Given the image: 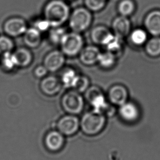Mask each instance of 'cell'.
<instances>
[{
	"label": "cell",
	"instance_id": "2e32d148",
	"mask_svg": "<svg viewBox=\"0 0 160 160\" xmlns=\"http://www.w3.org/2000/svg\"><path fill=\"white\" fill-rule=\"evenodd\" d=\"M112 33L107 27L104 26H97L92 29L91 33V38L92 41L97 45L105 46L109 40L113 37Z\"/></svg>",
	"mask_w": 160,
	"mask_h": 160
},
{
	"label": "cell",
	"instance_id": "7c38bea8",
	"mask_svg": "<svg viewBox=\"0 0 160 160\" xmlns=\"http://www.w3.org/2000/svg\"><path fill=\"white\" fill-rule=\"evenodd\" d=\"M108 97L112 104L121 106L127 102L128 93L126 88L122 85H115L109 90Z\"/></svg>",
	"mask_w": 160,
	"mask_h": 160
},
{
	"label": "cell",
	"instance_id": "d6986e66",
	"mask_svg": "<svg viewBox=\"0 0 160 160\" xmlns=\"http://www.w3.org/2000/svg\"><path fill=\"white\" fill-rule=\"evenodd\" d=\"M145 45V51L151 57L160 56V36H154L148 40Z\"/></svg>",
	"mask_w": 160,
	"mask_h": 160
},
{
	"label": "cell",
	"instance_id": "f1b7e54d",
	"mask_svg": "<svg viewBox=\"0 0 160 160\" xmlns=\"http://www.w3.org/2000/svg\"><path fill=\"white\" fill-rule=\"evenodd\" d=\"M107 0H85L86 8L90 11H99L104 8Z\"/></svg>",
	"mask_w": 160,
	"mask_h": 160
},
{
	"label": "cell",
	"instance_id": "f546056e",
	"mask_svg": "<svg viewBox=\"0 0 160 160\" xmlns=\"http://www.w3.org/2000/svg\"><path fill=\"white\" fill-rule=\"evenodd\" d=\"M33 27L42 33L48 31L51 28L49 22L45 18H40L36 20L33 24Z\"/></svg>",
	"mask_w": 160,
	"mask_h": 160
},
{
	"label": "cell",
	"instance_id": "277c9868",
	"mask_svg": "<svg viewBox=\"0 0 160 160\" xmlns=\"http://www.w3.org/2000/svg\"><path fill=\"white\" fill-rule=\"evenodd\" d=\"M83 45L84 41L81 33L71 31L65 35L59 46L66 57H74L79 55Z\"/></svg>",
	"mask_w": 160,
	"mask_h": 160
},
{
	"label": "cell",
	"instance_id": "603a6c76",
	"mask_svg": "<svg viewBox=\"0 0 160 160\" xmlns=\"http://www.w3.org/2000/svg\"><path fill=\"white\" fill-rule=\"evenodd\" d=\"M130 40L136 46H142L148 41L147 31L142 29H136L130 32Z\"/></svg>",
	"mask_w": 160,
	"mask_h": 160
},
{
	"label": "cell",
	"instance_id": "9c48e42d",
	"mask_svg": "<svg viewBox=\"0 0 160 160\" xmlns=\"http://www.w3.org/2000/svg\"><path fill=\"white\" fill-rule=\"evenodd\" d=\"M62 87L60 78L54 75H47L43 78L40 85L41 91L48 96H55L60 92Z\"/></svg>",
	"mask_w": 160,
	"mask_h": 160
},
{
	"label": "cell",
	"instance_id": "ffe728a7",
	"mask_svg": "<svg viewBox=\"0 0 160 160\" xmlns=\"http://www.w3.org/2000/svg\"><path fill=\"white\" fill-rule=\"evenodd\" d=\"M66 29L64 27H52L48 31V40L52 45L59 46L67 33Z\"/></svg>",
	"mask_w": 160,
	"mask_h": 160
},
{
	"label": "cell",
	"instance_id": "cb8c5ba5",
	"mask_svg": "<svg viewBox=\"0 0 160 160\" xmlns=\"http://www.w3.org/2000/svg\"><path fill=\"white\" fill-rule=\"evenodd\" d=\"M135 9V4L132 0H122L118 5V11L120 16L126 17L133 13Z\"/></svg>",
	"mask_w": 160,
	"mask_h": 160
},
{
	"label": "cell",
	"instance_id": "e0dca14e",
	"mask_svg": "<svg viewBox=\"0 0 160 160\" xmlns=\"http://www.w3.org/2000/svg\"><path fill=\"white\" fill-rule=\"evenodd\" d=\"M13 53L18 68H27L33 61V54L28 47H19Z\"/></svg>",
	"mask_w": 160,
	"mask_h": 160
},
{
	"label": "cell",
	"instance_id": "52a82bcc",
	"mask_svg": "<svg viewBox=\"0 0 160 160\" xmlns=\"http://www.w3.org/2000/svg\"><path fill=\"white\" fill-rule=\"evenodd\" d=\"M66 56L60 50H53L46 55L43 64L49 72L54 73L64 66Z\"/></svg>",
	"mask_w": 160,
	"mask_h": 160
},
{
	"label": "cell",
	"instance_id": "4fadbf2b",
	"mask_svg": "<svg viewBox=\"0 0 160 160\" xmlns=\"http://www.w3.org/2000/svg\"><path fill=\"white\" fill-rule=\"evenodd\" d=\"M144 25L147 31L152 35L160 36V11L149 12L145 18Z\"/></svg>",
	"mask_w": 160,
	"mask_h": 160
},
{
	"label": "cell",
	"instance_id": "8992f818",
	"mask_svg": "<svg viewBox=\"0 0 160 160\" xmlns=\"http://www.w3.org/2000/svg\"><path fill=\"white\" fill-rule=\"evenodd\" d=\"M28 28L27 22L19 17H13L8 19L3 26L5 34L12 38L23 35Z\"/></svg>",
	"mask_w": 160,
	"mask_h": 160
},
{
	"label": "cell",
	"instance_id": "5bb4252c",
	"mask_svg": "<svg viewBox=\"0 0 160 160\" xmlns=\"http://www.w3.org/2000/svg\"><path fill=\"white\" fill-rule=\"evenodd\" d=\"M100 52L99 49L94 46H88L83 47L79 54L80 62L83 64L90 66L98 62Z\"/></svg>",
	"mask_w": 160,
	"mask_h": 160
},
{
	"label": "cell",
	"instance_id": "5b68a950",
	"mask_svg": "<svg viewBox=\"0 0 160 160\" xmlns=\"http://www.w3.org/2000/svg\"><path fill=\"white\" fill-rule=\"evenodd\" d=\"M62 105L64 111L69 114L81 113L84 107V100L81 93L75 90H70L63 95Z\"/></svg>",
	"mask_w": 160,
	"mask_h": 160
},
{
	"label": "cell",
	"instance_id": "4316f807",
	"mask_svg": "<svg viewBox=\"0 0 160 160\" xmlns=\"http://www.w3.org/2000/svg\"><path fill=\"white\" fill-rule=\"evenodd\" d=\"M14 48L13 40L7 35H0V55L12 52Z\"/></svg>",
	"mask_w": 160,
	"mask_h": 160
},
{
	"label": "cell",
	"instance_id": "9a60e30c",
	"mask_svg": "<svg viewBox=\"0 0 160 160\" xmlns=\"http://www.w3.org/2000/svg\"><path fill=\"white\" fill-rule=\"evenodd\" d=\"M113 34L122 39L131 31V22L126 17L120 16L113 20L112 25Z\"/></svg>",
	"mask_w": 160,
	"mask_h": 160
},
{
	"label": "cell",
	"instance_id": "ac0fdd59",
	"mask_svg": "<svg viewBox=\"0 0 160 160\" xmlns=\"http://www.w3.org/2000/svg\"><path fill=\"white\" fill-rule=\"evenodd\" d=\"M23 36L25 45L29 48H37L42 41V33L33 27L28 28Z\"/></svg>",
	"mask_w": 160,
	"mask_h": 160
},
{
	"label": "cell",
	"instance_id": "7a4b0ae2",
	"mask_svg": "<svg viewBox=\"0 0 160 160\" xmlns=\"http://www.w3.org/2000/svg\"><path fill=\"white\" fill-rule=\"evenodd\" d=\"M106 123L105 116L92 111L85 113L80 121V127L84 133L94 136L104 129Z\"/></svg>",
	"mask_w": 160,
	"mask_h": 160
},
{
	"label": "cell",
	"instance_id": "1f68e13d",
	"mask_svg": "<svg viewBox=\"0 0 160 160\" xmlns=\"http://www.w3.org/2000/svg\"><path fill=\"white\" fill-rule=\"evenodd\" d=\"M64 1H71V0H64Z\"/></svg>",
	"mask_w": 160,
	"mask_h": 160
},
{
	"label": "cell",
	"instance_id": "6da1fadb",
	"mask_svg": "<svg viewBox=\"0 0 160 160\" xmlns=\"http://www.w3.org/2000/svg\"><path fill=\"white\" fill-rule=\"evenodd\" d=\"M43 18L52 27H62L69 20L70 9L64 0H50L43 8Z\"/></svg>",
	"mask_w": 160,
	"mask_h": 160
},
{
	"label": "cell",
	"instance_id": "44dd1931",
	"mask_svg": "<svg viewBox=\"0 0 160 160\" xmlns=\"http://www.w3.org/2000/svg\"><path fill=\"white\" fill-rule=\"evenodd\" d=\"M78 75L75 70L71 68H68L62 71L60 80L62 86L70 88H72L76 78Z\"/></svg>",
	"mask_w": 160,
	"mask_h": 160
},
{
	"label": "cell",
	"instance_id": "484cf974",
	"mask_svg": "<svg viewBox=\"0 0 160 160\" xmlns=\"http://www.w3.org/2000/svg\"><path fill=\"white\" fill-rule=\"evenodd\" d=\"M89 85V80L87 77L78 75L72 86V88L79 93L86 91Z\"/></svg>",
	"mask_w": 160,
	"mask_h": 160
},
{
	"label": "cell",
	"instance_id": "83f0119b",
	"mask_svg": "<svg viewBox=\"0 0 160 160\" xmlns=\"http://www.w3.org/2000/svg\"><path fill=\"white\" fill-rule=\"evenodd\" d=\"M104 46L108 51L110 52L116 56V53H118L122 48V38L114 35Z\"/></svg>",
	"mask_w": 160,
	"mask_h": 160
},
{
	"label": "cell",
	"instance_id": "8fae6325",
	"mask_svg": "<svg viewBox=\"0 0 160 160\" xmlns=\"http://www.w3.org/2000/svg\"><path fill=\"white\" fill-rule=\"evenodd\" d=\"M118 113L121 118L126 122H134L139 118V110L133 102H127L120 106Z\"/></svg>",
	"mask_w": 160,
	"mask_h": 160
},
{
	"label": "cell",
	"instance_id": "3957f363",
	"mask_svg": "<svg viewBox=\"0 0 160 160\" xmlns=\"http://www.w3.org/2000/svg\"><path fill=\"white\" fill-rule=\"evenodd\" d=\"M92 16L87 8L78 7L70 15L69 25L71 31L81 33L89 28L91 25Z\"/></svg>",
	"mask_w": 160,
	"mask_h": 160
},
{
	"label": "cell",
	"instance_id": "7402d4cb",
	"mask_svg": "<svg viewBox=\"0 0 160 160\" xmlns=\"http://www.w3.org/2000/svg\"><path fill=\"white\" fill-rule=\"evenodd\" d=\"M0 64L3 70L6 71H12L17 68L16 59L13 52L3 54L0 58Z\"/></svg>",
	"mask_w": 160,
	"mask_h": 160
},
{
	"label": "cell",
	"instance_id": "d4e9b609",
	"mask_svg": "<svg viewBox=\"0 0 160 160\" xmlns=\"http://www.w3.org/2000/svg\"><path fill=\"white\" fill-rule=\"evenodd\" d=\"M116 56L110 52L101 53L99 57L98 62L104 68H110L115 64Z\"/></svg>",
	"mask_w": 160,
	"mask_h": 160
},
{
	"label": "cell",
	"instance_id": "4dcf8cb0",
	"mask_svg": "<svg viewBox=\"0 0 160 160\" xmlns=\"http://www.w3.org/2000/svg\"><path fill=\"white\" fill-rule=\"evenodd\" d=\"M49 72L44 65H40L36 67L33 70V75L36 78H42L47 76Z\"/></svg>",
	"mask_w": 160,
	"mask_h": 160
},
{
	"label": "cell",
	"instance_id": "30bf717a",
	"mask_svg": "<svg viewBox=\"0 0 160 160\" xmlns=\"http://www.w3.org/2000/svg\"><path fill=\"white\" fill-rule=\"evenodd\" d=\"M64 136L58 130L49 132L45 136V146L49 151H59L64 147Z\"/></svg>",
	"mask_w": 160,
	"mask_h": 160
},
{
	"label": "cell",
	"instance_id": "ba28073f",
	"mask_svg": "<svg viewBox=\"0 0 160 160\" xmlns=\"http://www.w3.org/2000/svg\"><path fill=\"white\" fill-rule=\"evenodd\" d=\"M57 126L58 131L64 136H72L79 129L80 121L76 116L69 114L60 118Z\"/></svg>",
	"mask_w": 160,
	"mask_h": 160
}]
</instances>
